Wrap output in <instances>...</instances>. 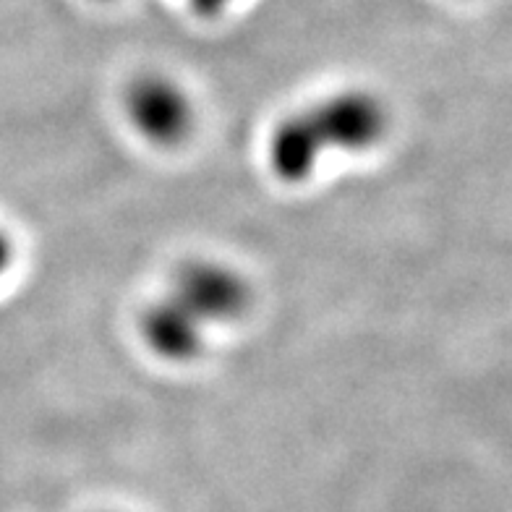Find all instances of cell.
<instances>
[{"label":"cell","instance_id":"cell-6","mask_svg":"<svg viewBox=\"0 0 512 512\" xmlns=\"http://www.w3.org/2000/svg\"><path fill=\"white\" fill-rule=\"evenodd\" d=\"M11 264H14V241L6 230L0 228V277L6 275Z\"/></svg>","mask_w":512,"mask_h":512},{"label":"cell","instance_id":"cell-1","mask_svg":"<svg viewBox=\"0 0 512 512\" xmlns=\"http://www.w3.org/2000/svg\"><path fill=\"white\" fill-rule=\"evenodd\" d=\"M387 128L382 97L366 89L337 92L277 123L267 147L270 168L283 183L309 181L324 157L377 147Z\"/></svg>","mask_w":512,"mask_h":512},{"label":"cell","instance_id":"cell-2","mask_svg":"<svg viewBox=\"0 0 512 512\" xmlns=\"http://www.w3.org/2000/svg\"><path fill=\"white\" fill-rule=\"evenodd\" d=\"M168 296L199 319L204 327L233 322L246 311L251 301L249 285L233 267L212 259L183 264L173 277Z\"/></svg>","mask_w":512,"mask_h":512},{"label":"cell","instance_id":"cell-4","mask_svg":"<svg viewBox=\"0 0 512 512\" xmlns=\"http://www.w3.org/2000/svg\"><path fill=\"white\" fill-rule=\"evenodd\" d=\"M142 335L149 351L162 361L186 364L204 351L207 327L165 293L144 311Z\"/></svg>","mask_w":512,"mask_h":512},{"label":"cell","instance_id":"cell-5","mask_svg":"<svg viewBox=\"0 0 512 512\" xmlns=\"http://www.w3.org/2000/svg\"><path fill=\"white\" fill-rule=\"evenodd\" d=\"M189 3L199 16H217L220 11H225L233 0H189Z\"/></svg>","mask_w":512,"mask_h":512},{"label":"cell","instance_id":"cell-3","mask_svg":"<svg viewBox=\"0 0 512 512\" xmlns=\"http://www.w3.org/2000/svg\"><path fill=\"white\" fill-rule=\"evenodd\" d=\"M126 113L136 131L155 144H178L194 126L189 95L168 76L136 79L126 95Z\"/></svg>","mask_w":512,"mask_h":512}]
</instances>
